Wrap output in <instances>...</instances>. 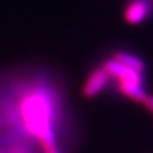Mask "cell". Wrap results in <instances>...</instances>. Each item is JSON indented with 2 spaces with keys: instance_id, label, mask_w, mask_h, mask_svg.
I'll return each mask as SVG.
<instances>
[{
  "instance_id": "6da1fadb",
  "label": "cell",
  "mask_w": 153,
  "mask_h": 153,
  "mask_svg": "<svg viewBox=\"0 0 153 153\" xmlns=\"http://www.w3.org/2000/svg\"><path fill=\"white\" fill-rule=\"evenodd\" d=\"M19 114L24 129L37 139L45 153L57 149L54 134V107L47 91L35 88L19 101Z\"/></svg>"
},
{
  "instance_id": "7a4b0ae2",
  "label": "cell",
  "mask_w": 153,
  "mask_h": 153,
  "mask_svg": "<svg viewBox=\"0 0 153 153\" xmlns=\"http://www.w3.org/2000/svg\"><path fill=\"white\" fill-rule=\"evenodd\" d=\"M102 68L107 71L111 77L117 79L118 82H136V83H145L143 74L136 70H133L122 63L112 59H107L102 63Z\"/></svg>"
},
{
  "instance_id": "3957f363",
  "label": "cell",
  "mask_w": 153,
  "mask_h": 153,
  "mask_svg": "<svg viewBox=\"0 0 153 153\" xmlns=\"http://www.w3.org/2000/svg\"><path fill=\"white\" fill-rule=\"evenodd\" d=\"M110 77L111 76L102 66L93 70L83 85V89H82L83 95L86 98H94L95 95H98L107 86Z\"/></svg>"
},
{
  "instance_id": "277c9868",
  "label": "cell",
  "mask_w": 153,
  "mask_h": 153,
  "mask_svg": "<svg viewBox=\"0 0 153 153\" xmlns=\"http://www.w3.org/2000/svg\"><path fill=\"white\" fill-rule=\"evenodd\" d=\"M151 11L149 0H130L124 9V19L129 24H139L149 17Z\"/></svg>"
},
{
  "instance_id": "5b68a950",
  "label": "cell",
  "mask_w": 153,
  "mask_h": 153,
  "mask_svg": "<svg viewBox=\"0 0 153 153\" xmlns=\"http://www.w3.org/2000/svg\"><path fill=\"white\" fill-rule=\"evenodd\" d=\"M120 92L126 95L127 98L137 101V102H142L146 97L148 95L146 93V91L143 89V85L141 83H136V82H118L117 85Z\"/></svg>"
},
{
  "instance_id": "8992f818",
  "label": "cell",
  "mask_w": 153,
  "mask_h": 153,
  "mask_svg": "<svg viewBox=\"0 0 153 153\" xmlns=\"http://www.w3.org/2000/svg\"><path fill=\"white\" fill-rule=\"evenodd\" d=\"M114 60H117L120 63H122L123 65L133 69V70H136L139 72H142L145 71V63L135 54H131L129 52H123V51H118L113 54L112 57Z\"/></svg>"
},
{
  "instance_id": "52a82bcc",
  "label": "cell",
  "mask_w": 153,
  "mask_h": 153,
  "mask_svg": "<svg viewBox=\"0 0 153 153\" xmlns=\"http://www.w3.org/2000/svg\"><path fill=\"white\" fill-rule=\"evenodd\" d=\"M142 104L145 105L146 108H148L153 113V95H147L146 99L142 101Z\"/></svg>"
}]
</instances>
